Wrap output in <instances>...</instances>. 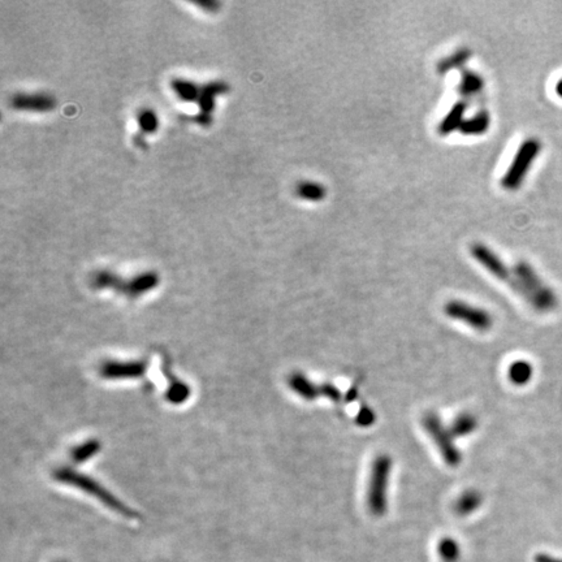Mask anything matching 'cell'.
<instances>
[{
    "mask_svg": "<svg viewBox=\"0 0 562 562\" xmlns=\"http://www.w3.org/2000/svg\"><path fill=\"white\" fill-rule=\"evenodd\" d=\"M394 461L386 453H380L372 459L367 486V506L369 513L383 517L388 510V491Z\"/></svg>",
    "mask_w": 562,
    "mask_h": 562,
    "instance_id": "6da1fadb",
    "label": "cell"
},
{
    "mask_svg": "<svg viewBox=\"0 0 562 562\" xmlns=\"http://www.w3.org/2000/svg\"><path fill=\"white\" fill-rule=\"evenodd\" d=\"M517 277L522 282L526 293L524 299L539 311L554 310L557 305V297L544 281L539 277L537 271L527 262L521 260L513 267Z\"/></svg>",
    "mask_w": 562,
    "mask_h": 562,
    "instance_id": "7a4b0ae2",
    "label": "cell"
},
{
    "mask_svg": "<svg viewBox=\"0 0 562 562\" xmlns=\"http://www.w3.org/2000/svg\"><path fill=\"white\" fill-rule=\"evenodd\" d=\"M540 151L541 142L538 138L531 137L524 139L514 154L513 161L501 178V186L507 192H517L524 183V178Z\"/></svg>",
    "mask_w": 562,
    "mask_h": 562,
    "instance_id": "3957f363",
    "label": "cell"
},
{
    "mask_svg": "<svg viewBox=\"0 0 562 562\" xmlns=\"http://www.w3.org/2000/svg\"><path fill=\"white\" fill-rule=\"evenodd\" d=\"M93 287L97 289H115L127 294L128 297H139L141 294L154 289L159 284L158 273H141L130 280H122L120 276L110 271H99L93 276Z\"/></svg>",
    "mask_w": 562,
    "mask_h": 562,
    "instance_id": "277c9868",
    "label": "cell"
},
{
    "mask_svg": "<svg viewBox=\"0 0 562 562\" xmlns=\"http://www.w3.org/2000/svg\"><path fill=\"white\" fill-rule=\"evenodd\" d=\"M422 426L440 452L444 462L450 467H457L462 462V453L454 442L449 427L445 426L440 415L435 411H427L422 418Z\"/></svg>",
    "mask_w": 562,
    "mask_h": 562,
    "instance_id": "5b68a950",
    "label": "cell"
},
{
    "mask_svg": "<svg viewBox=\"0 0 562 562\" xmlns=\"http://www.w3.org/2000/svg\"><path fill=\"white\" fill-rule=\"evenodd\" d=\"M54 476L57 478V481L71 484V486L79 487L81 490L88 492V495L97 498L98 500H101L103 504L108 506L110 509H113V512H117V513L124 515V517H128V518H136L137 517L136 512H133L128 506L124 505L117 498L113 496L110 492H107L105 488H102L96 481L90 479L86 475L79 474L74 470L64 467V469L57 470L54 473Z\"/></svg>",
    "mask_w": 562,
    "mask_h": 562,
    "instance_id": "8992f818",
    "label": "cell"
},
{
    "mask_svg": "<svg viewBox=\"0 0 562 562\" xmlns=\"http://www.w3.org/2000/svg\"><path fill=\"white\" fill-rule=\"evenodd\" d=\"M470 253H471V256H473L475 260L482 265L487 273H491L498 280L503 281L509 288H512L517 294L522 296L523 298L526 297L522 282L517 277L513 268H509L506 265L505 262L498 257L493 250L488 248L487 245H484V243L475 242L470 248Z\"/></svg>",
    "mask_w": 562,
    "mask_h": 562,
    "instance_id": "52a82bcc",
    "label": "cell"
},
{
    "mask_svg": "<svg viewBox=\"0 0 562 562\" xmlns=\"http://www.w3.org/2000/svg\"><path fill=\"white\" fill-rule=\"evenodd\" d=\"M442 310L452 321H461L478 332H487L493 327V316L488 310L462 299H450Z\"/></svg>",
    "mask_w": 562,
    "mask_h": 562,
    "instance_id": "ba28073f",
    "label": "cell"
},
{
    "mask_svg": "<svg viewBox=\"0 0 562 562\" xmlns=\"http://www.w3.org/2000/svg\"><path fill=\"white\" fill-rule=\"evenodd\" d=\"M229 90L228 85L222 81H212L209 84L201 85V93L197 105L200 107V115L197 117V121L207 127L211 124V116L212 111L215 108V99L217 96L225 94Z\"/></svg>",
    "mask_w": 562,
    "mask_h": 562,
    "instance_id": "9c48e42d",
    "label": "cell"
},
{
    "mask_svg": "<svg viewBox=\"0 0 562 562\" xmlns=\"http://www.w3.org/2000/svg\"><path fill=\"white\" fill-rule=\"evenodd\" d=\"M11 107L16 111L28 113H49L57 107V99L46 93H17L11 98Z\"/></svg>",
    "mask_w": 562,
    "mask_h": 562,
    "instance_id": "30bf717a",
    "label": "cell"
},
{
    "mask_svg": "<svg viewBox=\"0 0 562 562\" xmlns=\"http://www.w3.org/2000/svg\"><path fill=\"white\" fill-rule=\"evenodd\" d=\"M147 369V362H107L102 369L101 375L105 379H132L141 378Z\"/></svg>",
    "mask_w": 562,
    "mask_h": 562,
    "instance_id": "8fae6325",
    "label": "cell"
},
{
    "mask_svg": "<svg viewBox=\"0 0 562 562\" xmlns=\"http://www.w3.org/2000/svg\"><path fill=\"white\" fill-rule=\"evenodd\" d=\"M467 101L461 99L456 102L454 105L450 107L448 113L442 117L440 121L439 127H437V133L442 137H447L452 134L453 132H457L461 128L462 122L465 121V113L467 111Z\"/></svg>",
    "mask_w": 562,
    "mask_h": 562,
    "instance_id": "7c38bea8",
    "label": "cell"
},
{
    "mask_svg": "<svg viewBox=\"0 0 562 562\" xmlns=\"http://www.w3.org/2000/svg\"><path fill=\"white\" fill-rule=\"evenodd\" d=\"M290 389L306 401H314L321 397V384L311 382L302 372H293L288 378Z\"/></svg>",
    "mask_w": 562,
    "mask_h": 562,
    "instance_id": "4fadbf2b",
    "label": "cell"
},
{
    "mask_svg": "<svg viewBox=\"0 0 562 562\" xmlns=\"http://www.w3.org/2000/svg\"><path fill=\"white\" fill-rule=\"evenodd\" d=\"M483 88H484V80L479 73L471 71V69L461 71L457 91L458 94L465 101L467 98H473L481 94Z\"/></svg>",
    "mask_w": 562,
    "mask_h": 562,
    "instance_id": "5bb4252c",
    "label": "cell"
},
{
    "mask_svg": "<svg viewBox=\"0 0 562 562\" xmlns=\"http://www.w3.org/2000/svg\"><path fill=\"white\" fill-rule=\"evenodd\" d=\"M483 504V495L481 491L470 488L462 492L453 504L454 513L466 517L470 514L475 513Z\"/></svg>",
    "mask_w": 562,
    "mask_h": 562,
    "instance_id": "9a60e30c",
    "label": "cell"
},
{
    "mask_svg": "<svg viewBox=\"0 0 562 562\" xmlns=\"http://www.w3.org/2000/svg\"><path fill=\"white\" fill-rule=\"evenodd\" d=\"M491 127V115L486 110H481L471 117L465 119L462 122L459 133L464 136H482L488 132Z\"/></svg>",
    "mask_w": 562,
    "mask_h": 562,
    "instance_id": "2e32d148",
    "label": "cell"
},
{
    "mask_svg": "<svg viewBox=\"0 0 562 562\" xmlns=\"http://www.w3.org/2000/svg\"><path fill=\"white\" fill-rule=\"evenodd\" d=\"M171 88L173 90L175 96L183 102L188 103H197L200 93H201V85L195 84L194 81L186 80L181 77H175L171 80Z\"/></svg>",
    "mask_w": 562,
    "mask_h": 562,
    "instance_id": "e0dca14e",
    "label": "cell"
},
{
    "mask_svg": "<svg viewBox=\"0 0 562 562\" xmlns=\"http://www.w3.org/2000/svg\"><path fill=\"white\" fill-rule=\"evenodd\" d=\"M294 192H296L298 198H301L304 201L314 202V203L321 202L327 197V188L321 183L311 181V180L299 181L296 185Z\"/></svg>",
    "mask_w": 562,
    "mask_h": 562,
    "instance_id": "ac0fdd59",
    "label": "cell"
},
{
    "mask_svg": "<svg viewBox=\"0 0 562 562\" xmlns=\"http://www.w3.org/2000/svg\"><path fill=\"white\" fill-rule=\"evenodd\" d=\"M471 57H473L471 50L462 47V49L457 50V51H454L453 54H450L448 57L442 59V60L437 63L436 69H437V72L440 73L442 76H444V74H447V73L450 72V71L461 69V68L471 59Z\"/></svg>",
    "mask_w": 562,
    "mask_h": 562,
    "instance_id": "d6986e66",
    "label": "cell"
},
{
    "mask_svg": "<svg viewBox=\"0 0 562 562\" xmlns=\"http://www.w3.org/2000/svg\"><path fill=\"white\" fill-rule=\"evenodd\" d=\"M478 418L475 417L474 414L469 413V411H464L459 413L456 418L452 420L450 425V432L454 437H465L469 435L473 434L475 430L478 428Z\"/></svg>",
    "mask_w": 562,
    "mask_h": 562,
    "instance_id": "ffe728a7",
    "label": "cell"
},
{
    "mask_svg": "<svg viewBox=\"0 0 562 562\" xmlns=\"http://www.w3.org/2000/svg\"><path fill=\"white\" fill-rule=\"evenodd\" d=\"M534 369L527 361H515L507 369V378L515 386H526L532 379Z\"/></svg>",
    "mask_w": 562,
    "mask_h": 562,
    "instance_id": "44dd1931",
    "label": "cell"
},
{
    "mask_svg": "<svg viewBox=\"0 0 562 562\" xmlns=\"http://www.w3.org/2000/svg\"><path fill=\"white\" fill-rule=\"evenodd\" d=\"M137 121L142 136H149L155 133L159 128L158 115L151 108H142L137 113Z\"/></svg>",
    "mask_w": 562,
    "mask_h": 562,
    "instance_id": "7402d4cb",
    "label": "cell"
},
{
    "mask_svg": "<svg viewBox=\"0 0 562 562\" xmlns=\"http://www.w3.org/2000/svg\"><path fill=\"white\" fill-rule=\"evenodd\" d=\"M439 554L444 562H456L461 556V548L454 539L444 538L437 546Z\"/></svg>",
    "mask_w": 562,
    "mask_h": 562,
    "instance_id": "603a6c76",
    "label": "cell"
},
{
    "mask_svg": "<svg viewBox=\"0 0 562 562\" xmlns=\"http://www.w3.org/2000/svg\"><path fill=\"white\" fill-rule=\"evenodd\" d=\"M99 449H101V444L97 440H90V442H85L84 445H80L76 449L72 450L73 461L77 462V464L85 462L91 456L97 454Z\"/></svg>",
    "mask_w": 562,
    "mask_h": 562,
    "instance_id": "cb8c5ba5",
    "label": "cell"
},
{
    "mask_svg": "<svg viewBox=\"0 0 562 562\" xmlns=\"http://www.w3.org/2000/svg\"><path fill=\"white\" fill-rule=\"evenodd\" d=\"M321 397H326L331 401L338 402L341 401L343 394L340 392L338 386L331 384V383H323L321 384Z\"/></svg>",
    "mask_w": 562,
    "mask_h": 562,
    "instance_id": "d4e9b609",
    "label": "cell"
},
{
    "mask_svg": "<svg viewBox=\"0 0 562 562\" xmlns=\"http://www.w3.org/2000/svg\"><path fill=\"white\" fill-rule=\"evenodd\" d=\"M377 420V414L369 409V408H362L357 415V423L360 426L369 427Z\"/></svg>",
    "mask_w": 562,
    "mask_h": 562,
    "instance_id": "484cf974",
    "label": "cell"
},
{
    "mask_svg": "<svg viewBox=\"0 0 562 562\" xmlns=\"http://www.w3.org/2000/svg\"><path fill=\"white\" fill-rule=\"evenodd\" d=\"M195 4L200 6V7H203V8L209 9V12H215L220 7L219 3L212 1V0H210V1H197Z\"/></svg>",
    "mask_w": 562,
    "mask_h": 562,
    "instance_id": "4316f807",
    "label": "cell"
},
{
    "mask_svg": "<svg viewBox=\"0 0 562 562\" xmlns=\"http://www.w3.org/2000/svg\"><path fill=\"white\" fill-rule=\"evenodd\" d=\"M554 90H556V94H557V96L562 99V79H560V80L557 81V84H556V88H554Z\"/></svg>",
    "mask_w": 562,
    "mask_h": 562,
    "instance_id": "83f0119b",
    "label": "cell"
},
{
    "mask_svg": "<svg viewBox=\"0 0 562 562\" xmlns=\"http://www.w3.org/2000/svg\"><path fill=\"white\" fill-rule=\"evenodd\" d=\"M57 562H65V561H57Z\"/></svg>",
    "mask_w": 562,
    "mask_h": 562,
    "instance_id": "f1b7e54d",
    "label": "cell"
}]
</instances>
